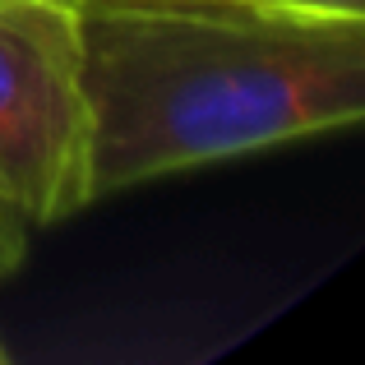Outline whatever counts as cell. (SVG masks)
<instances>
[{"instance_id":"6da1fadb","label":"cell","mask_w":365,"mask_h":365,"mask_svg":"<svg viewBox=\"0 0 365 365\" xmlns=\"http://www.w3.org/2000/svg\"><path fill=\"white\" fill-rule=\"evenodd\" d=\"M79 24L93 199L365 116V19L250 0H83Z\"/></svg>"},{"instance_id":"7a4b0ae2","label":"cell","mask_w":365,"mask_h":365,"mask_svg":"<svg viewBox=\"0 0 365 365\" xmlns=\"http://www.w3.org/2000/svg\"><path fill=\"white\" fill-rule=\"evenodd\" d=\"M79 5L0 0V199L28 232L93 204Z\"/></svg>"},{"instance_id":"3957f363","label":"cell","mask_w":365,"mask_h":365,"mask_svg":"<svg viewBox=\"0 0 365 365\" xmlns=\"http://www.w3.org/2000/svg\"><path fill=\"white\" fill-rule=\"evenodd\" d=\"M264 9H287V14H314V19H365V0H250Z\"/></svg>"},{"instance_id":"277c9868","label":"cell","mask_w":365,"mask_h":365,"mask_svg":"<svg viewBox=\"0 0 365 365\" xmlns=\"http://www.w3.org/2000/svg\"><path fill=\"white\" fill-rule=\"evenodd\" d=\"M24 255H28V227L19 222L14 213H9V208H5V199H0V277L19 273Z\"/></svg>"},{"instance_id":"5b68a950","label":"cell","mask_w":365,"mask_h":365,"mask_svg":"<svg viewBox=\"0 0 365 365\" xmlns=\"http://www.w3.org/2000/svg\"><path fill=\"white\" fill-rule=\"evenodd\" d=\"M9 361V347H5V338H0V365H5Z\"/></svg>"}]
</instances>
